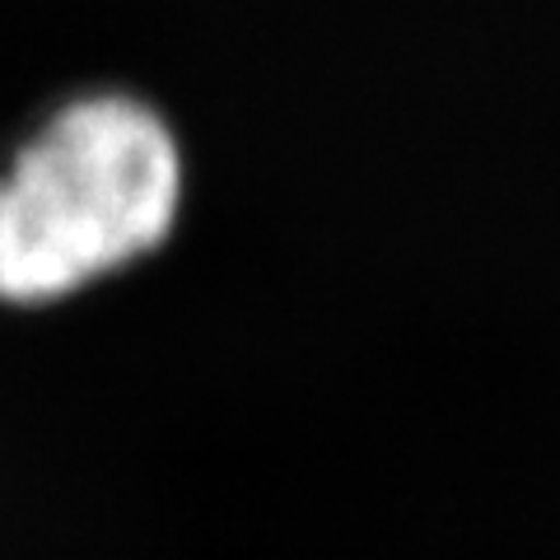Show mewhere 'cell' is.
I'll use <instances>...</instances> for the list:
<instances>
[{"label":"cell","instance_id":"1","mask_svg":"<svg viewBox=\"0 0 560 560\" xmlns=\"http://www.w3.org/2000/svg\"><path fill=\"white\" fill-rule=\"evenodd\" d=\"M178 206L183 154L150 103H66L0 173V300L51 304L131 267L168 238Z\"/></svg>","mask_w":560,"mask_h":560}]
</instances>
